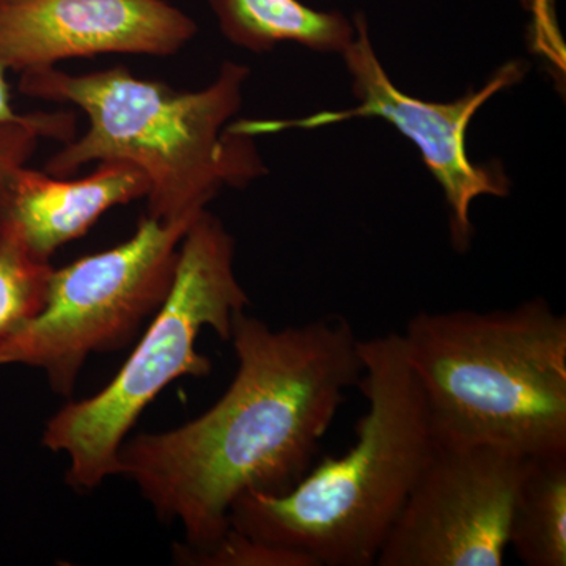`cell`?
I'll list each match as a JSON object with an SVG mask.
<instances>
[{
    "mask_svg": "<svg viewBox=\"0 0 566 566\" xmlns=\"http://www.w3.org/2000/svg\"><path fill=\"white\" fill-rule=\"evenodd\" d=\"M230 340L238 370L218 403L175 430L126 439L118 452V475L181 524L189 551L229 532L241 495L283 494L303 480L364 375L360 338L342 316L273 329L241 312Z\"/></svg>",
    "mask_w": 566,
    "mask_h": 566,
    "instance_id": "1",
    "label": "cell"
},
{
    "mask_svg": "<svg viewBox=\"0 0 566 566\" xmlns=\"http://www.w3.org/2000/svg\"><path fill=\"white\" fill-rule=\"evenodd\" d=\"M221 32L234 46L255 54L296 43L324 54H344L356 25L338 11H319L300 0H208Z\"/></svg>",
    "mask_w": 566,
    "mask_h": 566,
    "instance_id": "11",
    "label": "cell"
},
{
    "mask_svg": "<svg viewBox=\"0 0 566 566\" xmlns=\"http://www.w3.org/2000/svg\"><path fill=\"white\" fill-rule=\"evenodd\" d=\"M147 177L128 163H99L81 180L51 177L28 166L0 182V234L32 256L50 262L62 245L77 240L112 208L144 199Z\"/></svg>",
    "mask_w": 566,
    "mask_h": 566,
    "instance_id": "10",
    "label": "cell"
},
{
    "mask_svg": "<svg viewBox=\"0 0 566 566\" xmlns=\"http://www.w3.org/2000/svg\"><path fill=\"white\" fill-rule=\"evenodd\" d=\"M54 268L0 234V344L43 311Z\"/></svg>",
    "mask_w": 566,
    "mask_h": 566,
    "instance_id": "13",
    "label": "cell"
},
{
    "mask_svg": "<svg viewBox=\"0 0 566 566\" xmlns=\"http://www.w3.org/2000/svg\"><path fill=\"white\" fill-rule=\"evenodd\" d=\"M177 557L207 566H316L304 554L259 542L232 527L216 545L202 551L181 547Z\"/></svg>",
    "mask_w": 566,
    "mask_h": 566,
    "instance_id": "15",
    "label": "cell"
},
{
    "mask_svg": "<svg viewBox=\"0 0 566 566\" xmlns=\"http://www.w3.org/2000/svg\"><path fill=\"white\" fill-rule=\"evenodd\" d=\"M76 118L73 112H32L25 120L0 125V182L17 169L25 166L41 137L61 140L74 139Z\"/></svg>",
    "mask_w": 566,
    "mask_h": 566,
    "instance_id": "14",
    "label": "cell"
},
{
    "mask_svg": "<svg viewBox=\"0 0 566 566\" xmlns=\"http://www.w3.org/2000/svg\"><path fill=\"white\" fill-rule=\"evenodd\" d=\"M248 305L233 237L205 210L182 238L169 294L129 359L103 390L70 401L44 428L43 446L69 457L71 486L91 491L118 475V452L147 406L178 378L210 374V359L197 352L200 333L210 327L230 340Z\"/></svg>",
    "mask_w": 566,
    "mask_h": 566,
    "instance_id": "5",
    "label": "cell"
},
{
    "mask_svg": "<svg viewBox=\"0 0 566 566\" xmlns=\"http://www.w3.org/2000/svg\"><path fill=\"white\" fill-rule=\"evenodd\" d=\"M524 460L501 447L436 442L375 565H504Z\"/></svg>",
    "mask_w": 566,
    "mask_h": 566,
    "instance_id": "8",
    "label": "cell"
},
{
    "mask_svg": "<svg viewBox=\"0 0 566 566\" xmlns=\"http://www.w3.org/2000/svg\"><path fill=\"white\" fill-rule=\"evenodd\" d=\"M398 334L438 444L566 453V316L546 300L419 312Z\"/></svg>",
    "mask_w": 566,
    "mask_h": 566,
    "instance_id": "4",
    "label": "cell"
},
{
    "mask_svg": "<svg viewBox=\"0 0 566 566\" xmlns=\"http://www.w3.org/2000/svg\"><path fill=\"white\" fill-rule=\"evenodd\" d=\"M367 412L344 457L326 458L286 493H245L230 527L316 566H374L436 439L400 334L360 340Z\"/></svg>",
    "mask_w": 566,
    "mask_h": 566,
    "instance_id": "3",
    "label": "cell"
},
{
    "mask_svg": "<svg viewBox=\"0 0 566 566\" xmlns=\"http://www.w3.org/2000/svg\"><path fill=\"white\" fill-rule=\"evenodd\" d=\"M510 546L524 565H566V453L524 460L510 517Z\"/></svg>",
    "mask_w": 566,
    "mask_h": 566,
    "instance_id": "12",
    "label": "cell"
},
{
    "mask_svg": "<svg viewBox=\"0 0 566 566\" xmlns=\"http://www.w3.org/2000/svg\"><path fill=\"white\" fill-rule=\"evenodd\" d=\"M196 219L147 216L125 243L52 271L43 311L0 344V367L40 368L55 394L71 397L91 354L123 348L159 311Z\"/></svg>",
    "mask_w": 566,
    "mask_h": 566,
    "instance_id": "6",
    "label": "cell"
},
{
    "mask_svg": "<svg viewBox=\"0 0 566 566\" xmlns=\"http://www.w3.org/2000/svg\"><path fill=\"white\" fill-rule=\"evenodd\" d=\"M31 114H18L11 104L10 85L7 82V71L0 66V125L3 123L22 122Z\"/></svg>",
    "mask_w": 566,
    "mask_h": 566,
    "instance_id": "16",
    "label": "cell"
},
{
    "mask_svg": "<svg viewBox=\"0 0 566 566\" xmlns=\"http://www.w3.org/2000/svg\"><path fill=\"white\" fill-rule=\"evenodd\" d=\"M249 70L223 63L200 91H177L118 65L87 74L50 66L21 73L20 92L74 104L88 120L80 139L51 156L44 172L69 178L91 163H128L147 177L148 216L196 218L223 188H241L266 167L251 137L229 132Z\"/></svg>",
    "mask_w": 566,
    "mask_h": 566,
    "instance_id": "2",
    "label": "cell"
},
{
    "mask_svg": "<svg viewBox=\"0 0 566 566\" xmlns=\"http://www.w3.org/2000/svg\"><path fill=\"white\" fill-rule=\"evenodd\" d=\"M354 25L356 39L342 55L352 76L354 98L359 106L319 112L297 120H238L230 125V132L252 139L292 128L316 129L352 118H382L389 122L419 148L424 166L441 185L449 205L453 248L464 252L474 237L472 202L482 196L505 197L510 192L509 178L499 167L480 166L469 158L465 150L469 123L495 93L523 80L526 69L521 62H510L499 69L480 91L465 93L452 103L424 102L400 91L387 76L371 46L363 14L354 18Z\"/></svg>",
    "mask_w": 566,
    "mask_h": 566,
    "instance_id": "7",
    "label": "cell"
},
{
    "mask_svg": "<svg viewBox=\"0 0 566 566\" xmlns=\"http://www.w3.org/2000/svg\"><path fill=\"white\" fill-rule=\"evenodd\" d=\"M196 33L166 0H0V66L18 73L106 54L169 57Z\"/></svg>",
    "mask_w": 566,
    "mask_h": 566,
    "instance_id": "9",
    "label": "cell"
}]
</instances>
